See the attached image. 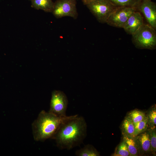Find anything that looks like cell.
<instances>
[{"mask_svg": "<svg viewBox=\"0 0 156 156\" xmlns=\"http://www.w3.org/2000/svg\"><path fill=\"white\" fill-rule=\"evenodd\" d=\"M135 125V137L141 133L145 131L148 128V118L146 116L142 121Z\"/></svg>", "mask_w": 156, "mask_h": 156, "instance_id": "17", "label": "cell"}, {"mask_svg": "<svg viewBox=\"0 0 156 156\" xmlns=\"http://www.w3.org/2000/svg\"><path fill=\"white\" fill-rule=\"evenodd\" d=\"M92 0H82V1L83 4L86 5L87 3Z\"/></svg>", "mask_w": 156, "mask_h": 156, "instance_id": "21", "label": "cell"}, {"mask_svg": "<svg viewBox=\"0 0 156 156\" xmlns=\"http://www.w3.org/2000/svg\"><path fill=\"white\" fill-rule=\"evenodd\" d=\"M123 135L135 137V125L127 116L123 120L122 125Z\"/></svg>", "mask_w": 156, "mask_h": 156, "instance_id": "13", "label": "cell"}, {"mask_svg": "<svg viewBox=\"0 0 156 156\" xmlns=\"http://www.w3.org/2000/svg\"><path fill=\"white\" fill-rule=\"evenodd\" d=\"M86 5L101 23H106L111 14L117 7L109 0H92Z\"/></svg>", "mask_w": 156, "mask_h": 156, "instance_id": "4", "label": "cell"}, {"mask_svg": "<svg viewBox=\"0 0 156 156\" xmlns=\"http://www.w3.org/2000/svg\"><path fill=\"white\" fill-rule=\"evenodd\" d=\"M76 4L77 0H56L52 13L57 18L69 16L76 19L78 16Z\"/></svg>", "mask_w": 156, "mask_h": 156, "instance_id": "5", "label": "cell"}, {"mask_svg": "<svg viewBox=\"0 0 156 156\" xmlns=\"http://www.w3.org/2000/svg\"><path fill=\"white\" fill-rule=\"evenodd\" d=\"M64 117L58 116L49 112L42 110L32 124L34 140L43 141L52 139Z\"/></svg>", "mask_w": 156, "mask_h": 156, "instance_id": "2", "label": "cell"}, {"mask_svg": "<svg viewBox=\"0 0 156 156\" xmlns=\"http://www.w3.org/2000/svg\"><path fill=\"white\" fill-rule=\"evenodd\" d=\"M68 103L65 94L62 91L54 90L52 92L49 112L61 117L66 116Z\"/></svg>", "mask_w": 156, "mask_h": 156, "instance_id": "6", "label": "cell"}, {"mask_svg": "<svg viewBox=\"0 0 156 156\" xmlns=\"http://www.w3.org/2000/svg\"><path fill=\"white\" fill-rule=\"evenodd\" d=\"M123 140L127 144L130 156L140 155L135 137L123 135Z\"/></svg>", "mask_w": 156, "mask_h": 156, "instance_id": "12", "label": "cell"}, {"mask_svg": "<svg viewBox=\"0 0 156 156\" xmlns=\"http://www.w3.org/2000/svg\"><path fill=\"white\" fill-rule=\"evenodd\" d=\"M31 7L37 10H41L46 12H52L54 3L52 0H30Z\"/></svg>", "mask_w": 156, "mask_h": 156, "instance_id": "11", "label": "cell"}, {"mask_svg": "<svg viewBox=\"0 0 156 156\" xmlns=\"http://www.w3.org/2000/svg\"><path fill=\"white\" fill-rule=\"evenodd\" d=\"M146 115L148 118V129H153L156 128V108L155 105L152 107Z\"/></svg>", "mask_w": 156, "mask_h": 156, "instance_id": "18", "label": "cell"}, {"mask_svg": "<svg viewBox=\"0 0 156 156\" xmlns=\"http://www.w3.org/2000/svg\"><path fill=\"white\" fill-rule=\"evenodd\" d=\"M135 138L140 155L152 153L148 129L145 131L136 136Z\"/></svg>", "mask_w": 156, "mask_h": 156, "instance_id": "10", "label": "cell"}, {"mask_svg": "<svg viewBox=\"0 0 156 156\" xmlns=\"http://www.w3.org/2000/svg\"><path fill=\"white\" fill-rule=\"evenodd\" d=\"M87 127L83 117L78 115L66 116L52 139L59 149L70 150L83 143L86 136Z\"/></svg>", "mask_w": 156, "mask_h": 156, "instance_id": "1", "label": "cell"}, {"mask_svg": "<svg viewBox=\"0 0 156 156\" xmlns=\"http://www.w3.org/2000/svg\"><path fill=\"white\" fill-rule=\"evenodd\" d=\"M138 10L144 15L148 24L156 29V4L151 0H142L138 5Z\"/></svg>", "mask_w": 156, "mask_h": 156, "instance_id": "8", "label": "cell"}, {"mask_svg": "<svg viewBox=\"0 0 156 156\" xmlns=\"http://www.w3.org/2000/svg\"><path fill=\"white\" fill-rule=\"evenodd\" d=\"M136 11L137 9L133 7H117L111 14L106 23L114 27L123 28L131 14Z\"/></svg>", "mask_w": 156, "mask_h": 156, "instance_id": "7", "label": "cell"}, {"mask_svg": "<svg viewBox=\"0 0 156 156\" xmlns=\"http://www.w3.org/2000/svg\"><path fill=\"white\" fill-rule=\"evenodd\" d=\"M113 155L130 156L127 144L123 140L116 147Z\"/></svg>", "mask_w": 156, "mask_h": 156, "instance_id": "19", "label": "cell"}, {"mask_svg": "<svg viewBox=\"0 0 156 156\" xmlns=\"http://www.w3.org/2000/svg\"><path fill=\"white\" fill-rule=\"evenodd\" d=\"M116 7H129L136 8L142 0H109Z\"/></svg>", "mask_w": 156, "mask_h": 156, "instance_id": "15", "label": "cell"}, {"mask_svg": "<svg viewBox=\"0 0 156 156\" xmlns=\"http://www.w3.org/2000/svg\"><path fill=\"white\" fill-rule=\"evenodd\" d=\"M149 132L151 153L155 154L156 151V128L148 129Z\"/></svg>", "mask_w": 156, "mask_h": 156, "instance_id": "20", "label": "cell"}, {"mask_svg": "<svg viewBox=\"0 0 156 156\" xmlns=\"http://www.w3.org/2000/svg\"><path fill=\"white\" fill-rule=\"evenodd\" d=\"M146 116L145 113L136 109L129 112L127 115L134 124L142 120Z\"/></svg>", "mask_w": 156, "mask_h": 156, "instance_id": "16", "label": "cell"}, {"mask_svg": "<svg viewBox=\"0 0 156 156\" xmlns=\"http://www.w3.org/2000/svg\"><path fill=\"white\" fill-rule=\"evenodd\" d=\"M132 36V42L136 48L150 50L156 48L155 29L149 24H144Z\"/></svg>", "mask_w": 156, "mask_h": 156, "instance_id": "3", "label": "cell"}, {"mask_svg": "<svg viewBox=\"0 0 156 156\" xmlns=\"http://www.w3.org/2000/svg\"><path fill=\"white\" fill-rule=\"evenodd\" d=\"M75 154L77 156H98L99 152L92 145L88 144L85 145L81 149L77 150Z\"/></svg>", "mask_w": 156, "mask_h": 156, "instance_id": "14", "label": "cell"}, {"mask_svg": "<svg viewBox=\"0 0 156 156\" xmlns=\"http://www.w3.org/2000/svg\"><path fill=\"white\" fill-rule=\"evenodd\" d=\"M144 24L142 15L139 12L136 11L131 14L123 28L127 34L132 35Z\"/></svg>", "mask_w": 156, "mask_h": 156, "instance_id": "9", "label": "cell"}]
</instances>
